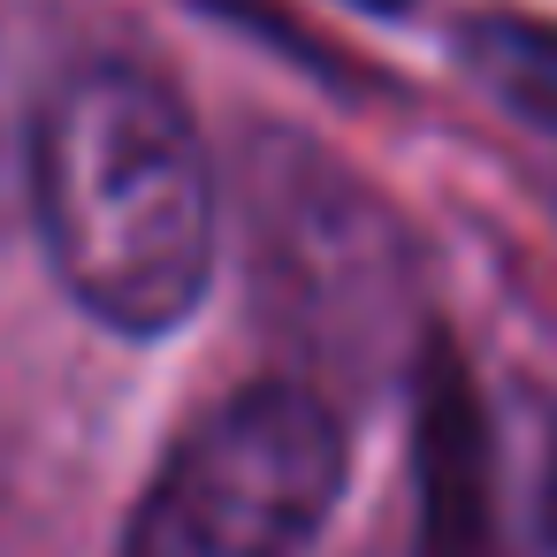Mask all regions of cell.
I'll list each match as a JSON object with an SVG mask.
<instances>
[{
    "instance_id": "6da1fadb",
    "label": "cell",
    "mask_w": 557,
    "mask_h": 557,
    "mask_svg": "<svg viewBox=\"0 0 557 557\" xmlns=\"http://www.w3.org/2000/svg\"><path fill=\"white\" fill-rule=\"evenodd\" d=\"M32 230L100 329H184L214 283V176L184 100L131 62L54 77L32 115Z\"/></svg>"
},
{
    "instance_id": "7a4b0ae2",
    "label": "cell",
    "mask_w": 557,
    "mask_h": 557,
    "mask_svg": "<svg viewBox=\"0 0 557 557\" xmlns=\"http://www.w3.org/2000/svg\"><path fill=\"white\" fill-rule=\"evenodd\" d=\"M336 496V412L298 382H245L161 450L115 557H306Z\"/></svg>"
},
{
    "instance_id": "3957f363",
    "label": "cell",
    "mask_w": 557,
    "mask_h": 557,
    "mask_svg": "<svg viewBox=\"0 0 557 557\" xmlns=\"http://www.w3.org/2000/svg\"><path fill=\"white\" fill-rule=\"evenodd\" d=\"M412 481H420V557H504L488 405L443 336L420 351L412 382Z\"/></svg>"
},
{
    "instance_id": "277c9868",
    "label": "cell",
    "mask_w": 557,
    "mask_h": 557,
    "mask_svg": "<svg viewBox=\"0 0 557 557\" xmlns=\"http://www.w3.org/2000/svg\"><path fill=\"white\" fill-rule=\"evenodd\" d=\"M473 85L488 100H504L519 123H534L542 138H557V24L534 16H481L458 39Z\"/></svg>"
},
{
    "instance_id": "5b68a950",
    "label": "cell",
    "mask_w": 557,
    "mask_h": 557,
    "mask_svg": "<svg viewBox=\"0 0 557 557\" xmlns=\"http://www.w3.org/2000/svg\"><path fill=\"white\" fill-rule=\"evenodd\" d=\"M351 9H374V16H397V9H405V0H351Z\"/></svg>"
}]
</instances>
